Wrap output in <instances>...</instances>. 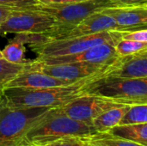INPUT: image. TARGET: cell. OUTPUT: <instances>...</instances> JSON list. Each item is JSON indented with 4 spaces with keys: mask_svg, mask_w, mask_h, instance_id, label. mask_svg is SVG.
<instances>
[{
    "mask_svg": "<svg viewBox=\"0 0 147 146\" xmlns=\"http://www.w3.org/2000/svg\"><path fill=\"white\" fill-rule=\"evenodd\" d=\"M120 58V57H119ZM119 58L103 70L80 79L71 84L46 89L6 88L3 97L13 108H59L86 95L90 88L100 78L109 76L116 67Z\"/></svg>",
    "mask_w": 147,
    "mask_h": 146,
    "instance_id": "obj_1",
    "label": "cell"
},
{
    "mask_svg": "<svg viewBox=\"0 0 147 146\" xmlns=\"http://www.w3.org/2000/svg\"><path fill=\"white\" fill-rule=\"evenodd\" d=\"M95 133L96 132L91 126L73 120L59 108H54L28 129L18 146L41 145L65 138H85Z\"/></svg>",
    "mask_w": 147,
    "mask_h": 146,
    "instance_id": "obj_2",
    "label": "cell"
},
{
    "mask_svg": "<svg viewBox=\"0 0 147 146\" xmlns=\"http://www.w3.org/2000/svg\"><path fill=\"white\" fill-rule=\"evenodd\" d=\"M51 108H13L0 99V146H18L28 129Z\"/></svg>",
    "mask_w": 147,
    "mask_h": 146,
    "instance_id": "obj_3",
    "label": "cell"
},
{
    "mask_svg": "<svg viewBox=\"0 0 147 146\" xmlns=\"http://www.w3.org/2000/svg\"><path fill=\"white\" fill-rule=\"evenodd\" d=\"M125 33L127 32L118 30L102 31L88 35L59 40H47L45 42L29 45V47L39 55V58L71 55L102 44H112L115 46L122 39Z\"/></svg>",
    "mask_w": 147,
    "mask_h": 146,
    "instance_id": "obj_4",
    "label": "cell"
},
{
    "mask_svg": "<svg viewBox=\"0 0 147 146\" xmlns=\"http://www.w3.org/2000/svg\"><path fill=\"white\" fill-rule=\"evenodd\" d=\"M87 94L108 98L128 106L147 104V77L106 76L96 81Z\"/></svg>",
    "mask_w": 147,
    "mask_h": 146,
    "instance_id": "obj_5",
    "label": "cell"
},
{
    "mask_svg": "<svg viewBox=\"0 0 147 146\" xmlns=\"http://www.w3.org/2000/svg\"><path fill=\"white\" fill-rule=\"evenodd\" d=\"M112 7H116L112 0H88L60 4L40 3L31 9L41 10L51 15L59 22L58 27H71L92 14Z\"/></svg>",
    "mask_w": 147,
    "mask_h": 146,
    "instance_id": "obj_6",
    "label": "cell"
},
{
    "mask_svg": "<svg viewBox=\"0 0 147 146\" xmlns=\"http://www.w3.org/2000/svg\"><path fill=\"white\" fill-rule=\"evenodd\" d=\"M59 24L49 14L38 9L12 10L0 24V34H44Z\"/></svg>",
    "mask_w": 147,
    "mask_h": 146,
    "instance_id": "obj_7",
    "label": "cell"
},
{
    "mask_svg": "<svg viewBox=\"0 0 147 146\" xmlns=\"http://www.w3.org/2000/svg\"><path fill=\"white\" fill-rule=\"evenodd\" d=\"M125 105L98 96L86 94L72 102L59 107L60 110L70 118L91 126L92 120L102 113Z\"/></svg>",
    "mask_w": 147,
    "mask_h": 146,
    "instance_id": "obj_8",
    "label": "cell"
},
{
    "mask_svg": "<svg viewBox=\"0 0 147 146\" xmlns=\"http://www.w3.org/2000/svg\"><path fill=\"white\" fill-rule=\"evenodd\" d=\"M118 30L122 31L114 18L102 13L98 12L92 14L84 19L82 22L71 27H56L51 31L42 34L47 40H59L76 36L93 34L102 31Z\"/></svg>",
    "mask_w": 147,
    "mask_h": 146,
    "instance_id": "obj_9",
    "label": "cell"
},
{
    "mask_svg": "<svg viewBox=\"0 0 147 146\" xmlns=\"http://www.w3.org/2000/svg\"><path fill=\"white\" fill-rule=\"evenodd\" d=\"M115 60L108 64L73 62V63H66V64L46 65L37 62L34 59V60H29V62L26 65V68L43 72L45 74L54 77L56 78L77 81L103 70Z\"/></svg>",
    "mask_w": 147,
    "mask_h": 146,
    "instance_id": "obj_10",
    "label": "cell"
},
{
    "mask_svg": "<svg viewBox=\"0 0 147 146\" xmlns=\"http://www.w3.org/2000/svg\"><path fill=\"white\" fill-rule=\"evenodd\" d=\"M120 56L117 54L115 45L112 44H102L96 46L89 48L78 53L52 57V58H37V62L46 65H57L66 64L73 62H87L94 64H108L110 63Z\"/></svg>",
    "mask_w": 147,
    "mask_h": 146,
    "instance_id": "obj_11",
    "label": "cell"
},
{
    "mask_svg": "<svg viewBox=\"0 0 147 146\" xmlns=\"http://www.w3.org/2000/svg\"><path fill=\"white\" fill-rule=\"evenodd\" d=\"M101 12L114 18L125 32L147 28V6L112 7Z\"/></svg>",
    "mask_w": 147,
    "mask_h": 146,
    "instance_id": "obj_12",
    "label": "cell"
},
{
    "mask_svg": "<svg viewBox=\"0 0 147 146\" xmlns=\"http://www.w3.org/2000/svg\"><path fill=\"white\" fill-rule=\"evenodd\" d=\"M77 81L56 78L54 77L49 76L40 71L28 69L25 66L24 70H22L12 80L9 81L6 88L46 89V88L65 86V85L71 84Z\"/></svg>",
    "mask_w": 147,
    "mask_h": 146,
    "instance_id": "obj_13",
    "label": "cell"
},
{
    "mask_svg": "<svg viewBox=\"0 0 147 146\" xmlns=\"http://www.w3.org/2000/svg\"><path fill=\"white\" fill-rule=\"evenodd\" d=\"M109 76L128 78L147 77V49L137 53L120 56L118 65Z\"/></svg>",
    "mask_w": 147,
    "mask_h": 146,
    "instance_id": "obj_14",
    "label": "cell"
},
{
    "mask_svg": "<svg viewBox=\"0 0 147 146\" xmlns=\"http://www.w3.org/2000/svg\"><path fill=\"white\" fill-rule=\"evenodd\" d=\"M42 34H16L1 51L3 59L13 64H27L29 59H24L25 44L33 45L47 41Z\"/></svg>",
    "mask_w": 147,
    "mask_h": 146,
    "instance_id": "obj_15",
    "label": "cell"
},
{
    "mask_svg": "<svg viewBox=\"0 0 147 146\" xmlns=\"http://www.w3.org/2000/svg\"><path fill=\"white\" fill-rule=\"evenodd\" d=\"M108 135L147 146V123L117 125L106 133Z\"/></svg>",
    "mask_w": 147,
    "mask_h": 146,
    "instance_id": "obj_16",
    "label": "cell"
},
{
    "mask_svg": "<svg viewBox=\"0 0 147 146\" xmlns=\"http://www.w3.org/2000/svg\"><path fill=\"white\" fill-rule=\"evenodd\" d=\"M129 107L130 106L114 108L102 113L92 120L91 126L96 133H106L110 128L119 125Z\"/></svg>",
    "mask_w": 147,
    "mask_h": 146,
    "instance_id": "obj_17",
    "label": "cell"
},
{
    "mask_svg": "<svg viewBox=\"0 0 147 146\" xmlns=\"http://www.w3.org/2000/svg\"><path fill=\"white\" fill-rule=\"evenodd\" d=\"M81 139L94 146H145L128 140L114 138L104 133H96L93 135Z\"/></svg>",
    "mask_w": 147,
    "mask_h": 146,
    "instance_id": "obj_18",
    "label": "cell"
},
{
    "mask_svg": "<svg viewBox=\"0 0 147 146\" xmlns=\"http://www.w3.org/2000/svg\"><path fill=\"white\" fill-rule=\"evenodd\" d=\"M27 64H13L0 59V99L3 97V90L9 81L24 70Z\"/></svg>",
    "mask_w": 147,
    "mask_h": 146,
    "instance_id": "obj_19",
    "label": "cell"
},
{
    "mask_svg": "<svg viewBox=\"0 0 147 146\" xmlns=\"http://www.w3.org/2000/svg\"><path fill=\"white\" fill-rule=\"evenodd\" d=\"M147 123V104L131 105L119 125H134Z\"/></svg>",
    "mask_w": 147,
    "mask_h": 146,
    "instance_id": "obj_20",
    "label": "cell"
},
{
    "mask_svg": "<svg viewBox=\"0 0 147 146\" xmlns=\"http://www.w3.org/2000/svg\"><path fill=\"white\" fill-rule=\"evenodd\" d=\"M115 48L119 56H127L146 50L147 42L134 41L122 38L115 44Z\"/></svg>",
    "mask_w": 147,
    "mask_h": 146,
    "instance_id": "obj_21",
    "label": "cell"
},
{
    "mask_svg": "<svg viewBox=\"0 0 147 146\" xmlns=\"http://www.w3.org/2000/svg\"><path fill=\"white\" fill-rule=\"evenodd\" d=\"M39 4V0H0V5L10 10L31 9Z\"/></svg>",
    "mask_w": 147,
    "mask_h": 146,
    "instance_id": "obj_22",
    "label": "cell"
},
{
    "mask_svg": "<svg viewBox=\"0 0 147 146\" xmlns=\"http://www.w3.org/2000/svg\"><path fill=\"white\" fill-rule=\"evenodd\" d=\"M36 146H84V142L81 138L69 137L59 140H56L51 143Z\"/></svg>",
    "mask_w": 147,
    "mask_h": 146,
    "instance_id": "obj_23",
    "label": "cell"
},
{
    "mask_svg": "<svg viewBox=\"0 0 147 146\" xmlns=\"http://www.w3.org/2000/svg\"><path fill=\"white\" fill-rule=\"evenodd\" d=\"M123 39L139 42H147V29H138L124 34Z\"/></svg>",
    "mask_w": 147,
    "mask_h": 146,
    "instance_id": "obj_24",
    "label": "cell"
},
{
    "mask_svg": "<svg viewBox=\"0 0 147 146\" xmlns=\"http://www.w3.org/2000/svg\"><path fill=\"white\" fill-rule=\"evenodd\" d=\"M116 7L147 6V0H112Z\"/></svg>",
    "mask_w": 147,
    "mask_h": 146,
    "instance_id": "obj_25",
    "label": "cell"
},
{
    "mask_svg": "<svg viewBox=\"0 0 147 146\" xmlns=\"http://www.w3.org/2000/svg\"><path fill=\"white\" fill-rule=\"evenodd\" d=\"M41 4H60V3H71L77 2H83L88 0H39Z\"/></svg>",
    "mask_w": 147,
    "mask_h": 146,
    "instance_id": "obj_26",
    "label": "cell"
},
{
    "mask_svg": "<svg viewBox=\"0 0 147 146\" xmlns=\"http://www.w3.org/2000/svg\"><path fill=\"white\" fill-rule=\"evenodd\" d=\"M12 10H10V9H9L0 5V24L4 22V20L7 18V16L9 15V13Z\"/></svg>",
    "mask_w": 147,
    "mask_h": 146,
    "instance_id": "obj_27",
    "label": "cell"
},
{
    "mask_svg": "<svg viewBox=\"0 0 147 146\" xmlns=\"http://www.w3.org/2000/svg\"><path fill=\"white\" fill-rule=\"evenodd\" d=\"M84 141V140H83ZM84 146H94L92 145H90V144H89V143H87V142H85V141H84Z\"/></svg>",
    "mask_w": 147,
    "mask_h": 146,
    "instance_id": "obj_28",
    "label": "cell"
},
{
    "mask_svg": "<svg viewBox=\"0 0 147 146\" xmlns=\"http://www.w3.org/2000/svg\"><path fill=\"white\" fill-rule=\"evenodd\" d=\"M20 146H36V145H22Z\"/></svg>",
    "mask_w": 147,
    "mask_h": 146,
    "instance_id": "obj_29",
    "label": "cell"
},
{
    "mask_svg": "<svg viewBox=\"0 0 147 146\" xmlns=\"http://www.w3.org/2000/svg\"><path fill=\"white\" fill-rule=\"evenodd\" d=\"M0 59H3V57H2V53H1V50H0Z\"/></svg>",
    "mask_w": 147,
    "mask_h": 146,
    "instance_id": "obj_30",
    "label": "cell"
}]
</instances>
